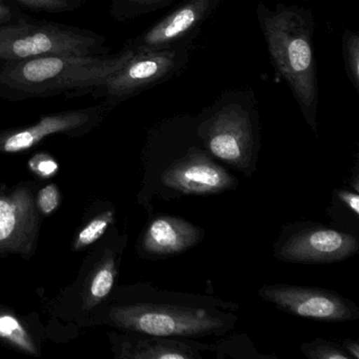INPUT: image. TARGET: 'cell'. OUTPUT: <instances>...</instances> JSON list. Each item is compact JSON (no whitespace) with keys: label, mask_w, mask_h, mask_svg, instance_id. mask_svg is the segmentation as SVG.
<instances>
[{"label":"cell","mask_w":359,"mask_h":359,"mask_svg":"<svg viewBox=\"0 0 359 359\" xmlns=\"http://www.w3.org/2000/svg\"><path fill=\"white\" fill-rule=\"evenodd\" d=\"M358 250L356 235L312 222L283 226L274 243L275 258L289 264L344 262L356 255Z\"/></svg>","instance_id":"8992f818"},{"label":"cell","mask_w":359,"mask_h":359,"mask_svg":"<svg viewBox=\"0 0 359 359\" xmlns=\"http://www.w3.org/2000/svg\"><path fill=\"white\" fill-rule=\"evenodd\" d=\"M257 13L273 65L287 81L306 123L317 134L318 83L313 54L312 16L308 10L283 5L274 11L259 5Z\"/></svg>","instance_id":"3957f363"},{"label":"cell","mask_w":359,"mask_h":359,"mask_svg":"<svg viewBox=\"0 0 359 359\" xmlns=\"http://www.w3.org/2000/svg\"><path fill=\"white\" fill-rule=\"evenodd\" d=\"M258 295L279 310L302 318L325 323H344L359 318L358 306L331 290L274 283L262 285Z\"/></svg>","instance_id":"ba28073f"},{"label":"cell","mask_w":359,"mask_h":359,"mask_svg":"<svg viewBox=\"0 0 359 359\" xmlns=\"http://www.w3.org/2000/svg\"><path fill=\"white\" fill-rule=\"evenodd\" d=\"M16 215L9 201L0 199V241H6L15 230Z\"/></svg>","instance_id":"7402d4cb"},{"label":"cell","mask_w":359,"mask_h":359,"mask_svg":"<svg viewBox=\"0 0 359 359\" xmlns=\"http://www.w3.org/2000/svg\"><path fill=\"white\" fill-rule=\"evenodd\" d=\"M106 39L87 29L31 18L0 26V62L50 55L108 54Z\"/></svg>","instance_id":"277c9868"},{"label":"cell","mask_w":359,"mask_h":359,"mask_svg":"<svg viewBox=\"0 0 359 359\" xmlns=\"http://www.w3.org/2000/svg\"><path fill=\"white\" fill-rule=\"evenodd\" d=\"M203 149L217 161L251 177L257 169L259 140L250 113L229 104L198 128Z\"/></svg>","instance_id":"5b68a950"},{"label":"cell","mask_w":359,"mask_h":359,"mask_svg":"<svg viewBox=\"0 0 359 359\" xmlns=\"http://www.w3.org/2000/svg\"><path fill=\"white\" fill-rule=\"evenodd\" d=\"M214 351L217 358H226L228 353L231 351L234 352L231 353L229 355L230 358H238V359H269V358H277L274 355L262 354L256 350L254 344H252L250 338L248 337L245 334H238V335L230 336V337L226 338V339L219 340L217 344H214ZM228 357V358H229Z\"/></svg>","instance_id":"5bb4252c"},{"label":"cell","mask_w":359,"mask_h":359,"mask_svg":"<svg viewBox=\"0 0 359 359\" xmlns=\"http://www.w3.org/2000/svg\"><path fill=\"white\" fill-rule=\"evenodd\" d=\"M216 1L217 0H188L127 47L135 53L169 49L174 43L201 26L215 7Z\"/></svg>","instance_id":"30bf717a"},{"label":"cell","mask_w":359,"mask_h":359,"mask_svg":"<svg viewBox=\"0 0 359 359\" xmlns=\"http://www.w3.org/2000/svg\"><path fill=\"white\" fill-rule=\"evenodd\" d=\"M205 236L201 226L184 218L161 213L149 222L142 237V251L150 257L165 259L193 249Z\"/></svg>","instance_id":"8fae6325"},{"label":"cell","mask_w":359,"mask_h":359,"mask_svg":"<svg viewBox=\"0 0 359 359\" xmlns=\"http://www.w3.org/2000/svg\"><path fill=\"white\" fill-rule=\"evenodd\" d=\"M344 351L352 357L353 359H359V341L355 339H344L341 342Z\"/></svg>","instance_id":"4316f807"},{"label":"cell","mask_w":359,"mask_h":359,"mask_svg":"<svg viewBox=\"0 0 359 359\" xmlns=\"http://www.w3.org/2000/svg\"><path fill=\"white\" fill-rule=\"evenodd\" d=\"M170 0H112V12L118 18H130Z\"/></svg>","instance_id":"ac0fdd59"},{"label":"cell","mask_w":359,"mask_h":359,"mask_svg":"<svg viewBox=\"0 0 359 359\" xmlns=\"http://www.w3.org/2000/svg\"><path fill=\"white\" fill-rule=\"evenodd\" d=\"M39 207L43 213L49 214L57 208L60 203V194L54 186H48L41 191L39 196Z\"/></svg>","instance_id":"d4e9b609"},{"label":"cell","mask_w":359,"mask_h":359,"mask_svg":"<svg viewBox=\"0 0 359 359\" xmlns=\"http://www.w3.org/2000/svg\"><path fill=\"white\" fill-rule=\"evenodd\" d=\"M58 170L57 163L53 159L45 158L41 161L37 165L36 171L41 173V175L49 176L53 175Z\"/></svg>","instance_id":"484cf974"},{"label":"cell","mask_w":359,"mask_h":359,"mask_svg":"<svg viewBox=\"0 0 359 359\" xmlns=\"http://www.w3.org/2000/svg\"><path fill=\"white\" fill-rule=\"evenodd\" d=\"M146 335V338L126 351L127 356L147 359H203V353L213 352L215 346L197 341L194 338Z\"/></svg>","instance_id":"4fadbf2b"},{"label":"cell","mask_w":359,"mask_h":359,"mask_svg":"<svg viewBox=\"0 0 359 359\" xmlns=\"http://www.w3.org/2000/svg\"><path fill=\"white\" fill-rule=\"evenodd\" d=\"M302 354L309 359H353L341 344L323 338H315L300 346Z\"/></svg>","instance_id":"9a60e30c"},{"label":"cell","mask_w":359,"mask_h":359,"mask_svg":"<svg viewBox=\"0 0 359 359\" xmlns=\"http://www.w3.org/2000/svg\"><path fill=\"white\" fill-rule=\"evenodd\" d=\"M0 337L7 338L22 348L33 351L26 332L20 323L12 316L0 317Z\"/></svg>","instance_id":"d6986e66"},{"label":"cell","mask_w":359,"mask_h":359,"mask_svg":"<svg viewBox=\"0 0 359 359\" xmlns=\"http://www.w3.org/2000/svg\"><path fill=\"white\" fill-rule=\"evenodd\" d=\"M29 18L20 11L13 0H0V26Z\"/></svg>","instance_id":"cb8c5ba5"},{"label":"cell","mask_w":359,"mask_h":359,"mask_svg":"<svg viewBox=\"0 0 359 359\" xmlns=\"http://www.w3.org/2000/svg\"><path fill=\"white\" fill-rule=\"evenodd\" d=\"M20 7L35 12L66 13L79 9L86 0H13Z\"/></svg>","instance_id":"2e32d148"},{"label":"cell","mask_w":359,"mask_h":359,"mask_svg":"<svg viewBox=\"0 0 359 359\" xmlns=\"http://www.w3.org/2000/svg\"><path fill=\"white\" fill-rule=\"evenodd\" d=\"M114 283V272L112 266L102 269L92 283L91 292L97 298H104L112 290Z\"/></svg>","instance_id":"603a6c76"},{"label":"cell","mask_w":359,"mask_h":359,"mask_svg":"<svg viewBox=\"0 0 359 359\" xmlns=\"http://www.w3.org/2000/svg\"><path fill=\"white\" fill-rule=\"evenodd\" d=\"M159 191L165 199L190 195H216L234 191L239 180L216 161L203 144L192 146L170 161L158 174Z\"/></svg>","instance_id":"52a82bcc"},{"label":"cell","mask_w":359,"mask_h":359,"mask_svg":"<svg viewBox=\"0 0 359 359\" xmlns=\"http://www.w3.org/2000/svg\"><path fill=\"white\" fill-rule=\"evenodd\" d=\"M111 220H112V214L107 213L102 217L92 222L79 234V245H87L97 241L106 232Z\"/></svg>","instance_id":"44dd1931"},{"label":"cell","mask_w":359,"mask_h":359,"mask_svg":"<svg viewBox=\"0 0 359 359\" xmlns=\"http://www.w3.org/2000/svg\"><path fill=\"white\" fill-rule=\"evenodd\" d=\"M182 64V54L173 48L135 53L118 71L94 88V98H106L113 104L137 95L169 77Z\"/></svg>","instance_id":"9c48e42d"},{"label":"cell","mask_w":359,"mask_h":359,"mask_svg":"<svg viewBox=\"0 0 359 359\" xmlns=\"http://www.w3.org/2000/svg\"><path fill=\"white\" fill-rule=\"evenodd\" d=\"M135 52L126 46L116 54L50 55L0 62V98L22 102L31 98L90 94L118 71Z\"/></svg>","instance_id":"6da1fadb"},{"label":"cell","mask_w":359,"mask_h":359,"mask_svg":"<svg viewBox=\"0 0 359 359\" xmlns=\"http://www.w3.org/2000/svg\"><path fill=\"white\" fill-rule=\"evenodd\" d=\"M238 304L213 296L151 289L149 298L121 309L117 320L142 334L168 337H224L238 320Z\"/></svg>","instance_id":"7a4b0ae2"},{"label":"cell","mask_w":359,"mask_h":359,"mask_svg":"<svg viewBox=\"0 0 359 359\" xmlns=\"http://www.w3.org/2000/svg\"><path fill=\"white\" fill-rule=\"evenodd\" d=\"M344 53L346 71L351 83L358 91L359 86V35L346 31L344 35Z\"/></svg>","instance_id":"e0dca14e"},{"label":"cell","mask_w":359,"mask_h":359,"mask_svg":"<svg viewBox=\"0 0 359 359\" xmlns=\"http://www.w3.org/2000/svg\"><path fill=\"white\" fill-rule=\"evenodd\" d=\"M331 205L346 210L359 218V195L357 191L338 189L334 191Z\"/></svg>","instance_id":"ffe728a7"},{"label":"cell","mask_w":359,"mask_h":359,"mask_svg":"<svg viewBox=\"0 0 359 359\" xmlns=\"http://www.w3.org/2000/svg\"><path fill=\"white\" fill-rule=\"evenodd\" d=\"M110 107L111 104L107 102L83 110L66 111L43 116L31 127L11 132L4 140L0 138L3 140V150L5 152H20L32 148L47 136L87 129L102 118L104 111Z\"/></svg>","instance_id":"7c38bea8"}]
</instances>
